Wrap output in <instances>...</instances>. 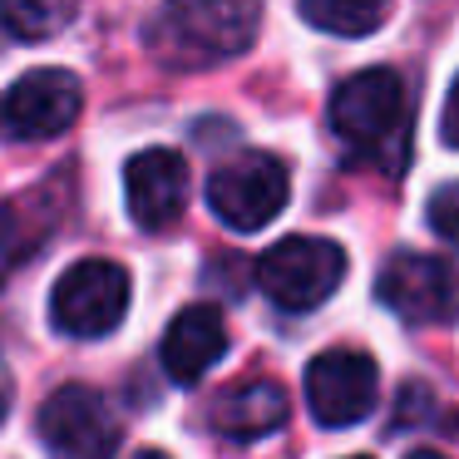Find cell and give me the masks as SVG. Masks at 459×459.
<instances>
[{
  "mask_svg": "<svg viewBox=\"0 0 459 459\" xmlns=\"http://www.w3.org/2000/svg\"><path fill=\"white\" fill-rule=\"evenodd\" d=\"M80 0H0V21L15 40H50L74 21Z\"/></svg>",
  "mask_w": 459,
  "mask_h": 459,
  "instance_id": "cell-14",
  "label": "cell"
},
{
  "mask_svg": "<svg viewBox=\"0 0 459 459\" xmlns=\"http://www.w3.org/2000/svg\"><path fill=\"white\" fill-rule=\"evenodd\" d=\"M291 415V400L277 380L267 376H252V380H238L228 395L212 405V425L218 435L228 439H262V435H277Z\"/></svg>",
  "mask_w": 459,
  "mask_h": 459,
  "instance_id": "cell-12",
  "label": "cell"
},
{
  "mask_svg": "<svg viewBox=\"0 0 459 459\" xmlns=\"http://www.w3.org/2000/svg\"><path fill=\"white\" fill-rule=\"evenodd\" d=\"M346 281V252L331 238H281L257 257V287L281 311H316Z\"/></svg>",
  "mask_w": 459,
  "mask_h": 459,
  "instance_id": "cell-3",
  "label": "cell"
},
{
  "mask_svg": "<svg viewBox=\"0 0 459 459\" xmlns=\"http://www.w3.org/2000/svg\"><path fill=\"white\" fill-rule=\"evenodd\" d=\"M134 459H169V455H163V449H139Z\"/></svg>",
  "mask_w": 459,
  "mask_h": 459,
  "instance_id": "cell-21",
  "label": "cell"
},
{
  "mask_svg": "<svg viewBox=\"0 0 459 459\" xmlns=\"http://www.w3.org/2000/svg\"><path fill=\"white\" fill-rule=\"evenodd\" d=\"M291 178L272 153H242L208 178V208L232 232H257L287 208Z\"/></svg>",
  "mask_w": 459,
  "mask_h": 459,
  "instance_id": "cell-6",
  "label": "cell"
},
{
  "mask_svg": "<svg viewBox=\"0 0 459 459\" xmlns=\"http://www.w3.org/2000/svg\"><path fill=\"white\" fill-rule=\"evenodd\" d=\"M222 356H228V321H222V311L208 307V301L183 307L178 316L169 321L163 346H159V360H163L173 385H198Z\"/></svg>",
  "mask_w": 459,
  "mask_h": 459,
  "instance_id": "cell-11",
  "label": "cell"
},
{
  "mask_svg": "<svg viewBox=\"0 0 459 459\" xmlns=\"http://www.w3.org/2000/svg\"><path fill=\"white\" fill-rule=\"evenodd\" d=\"M425 218H429V232H435V238H445L449 247H459V183H445V188L429 193Z\"/></svg>",
  "mask_w": 459,
  "mask_h": 459,
  "instance_id": "cell-16",
  "label": "cell"
},
{
  "mask_svg": "<svg viewBox=\"0 0 459 459\" xmlns=\"http://www.w3.org/2000/svg\"><path fill=\"white\" fill-rule=\"evenodd\" d=\"M11 415V376H5V366H0V420Z\"/></svg>",
  "mask_w": 459,
  "mask_h": 459,
  "instance_id": "cell-19",
  "label": "cell"
},
{
  "mask_svg": "<svg viewBox=\"0 0 459 459\" xmlns=\"http://www.w3.org/2000/svg\"><path fill=\"white\" fill-rule=\"evenodd\" d=\"M351 459H370V455H351Z\"/></svg>",
  "mask_w": 459,
  "mask_h": 459,
  "instance_id": "cell-22",
  "label": "cell"
},
{
  "mask_svg": "<svg viewBox=\"0 0 459 459\" xmlns=\"http://www.w3.org/2000/svg\"><path fill=\"white\" fill-rule=\"evenodd\" d=\"M405 459H449V455H439V449H415V455H405Z\"/></svg>",
  "mask_w": 459,
  "mask_h": 459,
  "instance_id": "cell-20",
  "label": "cell"
},
{
  "mask_svg": "<svg viewBox=\"0 0 459 459\" xmlns=\"http://www.w3.org/2000/svg\"><path fill=\"white\" fill-rule=\"evenodd\" d=\"M331 134L356 159L400 173L410 159V90L395 70H360L331 94Z\"/></svg>",
  "mask_w": 459,
  "mask_h": 459,
  "instance_id": "cell-1",
  "label": "cell"
},
{
  "mask_svg": "<svg viewBox=\"0 0 459 459\" xmlns=\"http://www.w3.org/2000/svg\"><path fill=\"white\" fill-rule=\"evenodd\" d=\"M439 139H445L449 149H459V80L449 84V94H445V114H439Z\"/></svg>",
  "mask_w": 459,
  "mask_h": 459,
  "instance_id": "cell-18",
  "label": "cell"
},
{
  "mask_svg": "<svg viewBox=\"0 0 459 459\" xmlns=\"http://www.w3.org/2000/svg\"><path fill=\"white\" fill-rule=\"evenodd\" d=\"M262 0H163L143 40L173 70H203L257 40Z\"/></svg>",
  "mask_w": 459,
  "mask_h": 459,
  "instance_id": "cell-2",
  "label": "cell"
},
{
  "mask_svg": "<svg viewBox=\"0 0 459 459\" xmlns=\"http://www.w3.org/2000/svg\"><path fill=\"white\" fill-rule=\"evenodd\" d=\"M449 410L435 405V395H429L425 385H405L400 390V405H395V429H410V425H439L449 429L455 420H445Z\"/></svg>",
  "mask_w": 459,
  "mask_h": 459,
  "instance_id": "cell-15",
  "label": "cell"
},
{
  "mask_svg": "<svg viewBox=\"0 0 459 459\" xmlns=\"http://www.w3.org/2000/svg\"><path fill=\"white\" fill-rule=\"evenodd\" d=\"M380 400V370L366 351H321L307 366V405L316 425L351 429L376 410Z\"/></svg>",
  "mask_w": 459,
  "mask_h": 459,
  "instance_id": "cell-8",
  "label": "cell"
},
{
  "mask_svg": "<svg viewBox=\"0 0 459 459\" xmlns=\"http://www.w3.org/2000/svg\"><path fill=\"white\" fill-rule=\"evenodd\" d=\"M124 198L129 218L143 232H163L188 208V159L173 149H143L124 169Z\"/></svg>",
  "mask_w": 459,
  "mask_h": 459,
  "instance_id": "cell-10",
  "label": "cell"
},
{
  "mask_svg": "<svg viewBox=\"0 0 459 459\" xmlns=\"http://www.w3.org/2000/svg\"><path fill=\"white\" fill-rule=\"evenodd\" d=\"M124 316H129V272L109 257L74 262L50 291V321L60 336L74 341L109 336Z\"/></svg>",
  "mask_w": 459,
  "mask_h": 459,
  "instance_id": "cell-4",
  "label": "cell"
},
{
  "mask_svg": "<svg viewBox=\"0 0 459 459\" xmlns=\"http://www.w3.org/2000/svg\"><path fill=\"white\" fill-rule=\"evenodd\" d=\"M307 25L341 40H360V35L380 30L390 21V0H301Z\"/></svg>",
  "mask_w": 459,
  "mask_h": 459,
  "instance_id": "cell-13",
  "label": "cell"
},
{
  "mask_svg": "<svg viewBox=\"0 0 459 459\" xmlns=\"http://www.w3.org/2000/svg\"><path fill=\"white\" fill-rule=\"evenodd\" d=\"M80 104L84 90L70 70H30L5 94L0 124L11 129V139H55L80 119Z\"/></svg>",
  "mask_w": 459,
  "mask_h": 459,
  "instance_id": "cell-9",
  "label": "cell"
},
{
  "mask_svg": "<svg viewBox=\"0 0 459 459\" xmlns=\"http://www.w3.org/2000/svg\"><path fill=\"white\" fill-rule=\"evenodd\" d=\"M25 247H30V242H25L21 218H15L5 203H0V281H5V277H11V272L25 262Z\"/></svg>",
  "mask_w": 459,
  "mask_h": 459,
  "instance_id": "cell-17",
  "label": "cell"
},
{
  "mask_svg": "<svg viewBox=\"0 0 459 459\" xmlns=\"http://www.w3.org/2000/svg\"><path fill=\"white\" fill-rule=\"evenodd\" d=\"M40 445L50 459H114L119 455L124 425L109 410V400L90 385H65L40 405Z\"/></svg>",
  "mask_w": 459,
  "mask_h": 459,
  "instance_id": "cell-5",
  "label": "cell"
},
{
  "mask_svg": "<svg viewBox=\"0 0 459 459\" xmlns=\"http://www.w3.org/2000/svg\"><path fill=\"white\" fill-rule=\"evenodd\" d=\"M380 307H390L410 326H445L459 311V281L445 257L429 252H390L376 277Z\"/></svg>",
  "mask_w": 459,
  "mask_h": 459,
  "instance_id": "cell-7",
  "label": "cell"
}]
</instances>
